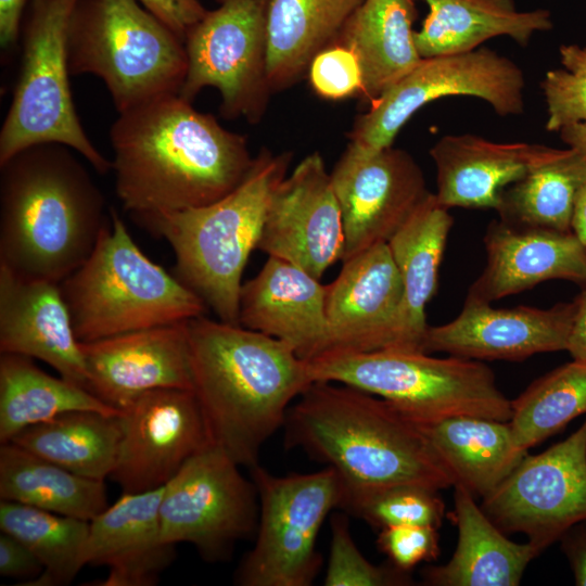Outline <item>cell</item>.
<instances>
[{"instance_id":"18","label":"cell","mask_w":586,"mask_h":586,"mask_svg":"<svg viewBox=\"0 0 586 586\" xmlns=\"http://www.w3.org/2000/svg\"><path fill=\"white\" fill-rule=\"evenodd\" d=\"M575 302L544 309L530 306L494 308L466 296L451 321L428 327L422 351L474 360L521 361L535 354L566 349Z\"/></svg>"},{"instance_id":"46","label":"cell","mask_w":586,"mask_h":586,"mask_svg":"<svg viewBox=\"0 0 586 586\" xmlns=\"http://www.w3.org/2000/svg\"><path fill=\"white\" fill-rule=\"evenodd\" d=\"M574 302L575 315L565 351L573 360L586 364V289Z\"/></svg>"},{"instance_id":"39","label":"cell","mask_w":586,"mask_h":586,"mask_svg":"<svg viewBox=\"0 0 586 586\" xmlns=\"http://www.w3.org/2000/svg\"><path fill=\"white\" fill-rule=\"evenodd\" d=\"M560 68L548 71L542 80L548 131L586 122V44H563Z\"/></svg>"},{"instance_id":"4","label":"cell","mask_w":586,"mask_h":586,"mask_svg":"<svg viewBox=\"0 0 586 586\" xmlns=\"http://www.w3.org/2000/svg\"><path fill=\"white\" fill-rule=\"evenodd\" d=\"M283 428L285 445L333 468L346 492L455 485L415 421L356 387L313 382L289 408Z\"/></svg>"},{"instance_id":"6","label":"cell","mask_w":586,"mask_h":586,"mask_svg":"<svg viewBox=\"0 0 586 586\" xmlns=\"http://www.w3.org/2000/svg\"><path fill=\"white\" fill-rule=\"evenodd\" d=\"M60 288L79 342L184 322L208 308L139 249L114 208L91 255Z\"/></svg>"},{"instance_id":"33","label":"cell","mask_w":586,"mask_h":586,"mask_svg":"<svg viewBox=\"0 0 586 586\" xmlns=\"http://www.w3.org/2000/svg\"><path fill=\"white\" fill-rule=\"evenodd\" d=\"M122 438L120 412H63L16 433L11 441L81 476L110 477Z\"/></svg>"},{"instance_id":"9","label":"cell","mask_w":586,"mask_h":586,"mask_svg":"<svg viewBox=\"0 0 586 586\" xmlns=\"http://www.w3.org/2000/svg\"><path fill=\"white\" fill-rule=\"evenodd\" d=\"M78 0H31L22 25L21 66L0 130V164L41 143L73 149L100 175L112 171L88 138L69 88L68 26Z\"/></svg>"},{"instance_id":"17","label":"cell","mask_w":586,"mask_h":586,"mask_svg":"<svg viewBox=\"0 0 586 586\" xmlns=\"http://www.w3.org/2000/svg\"><path fill=\"white\" fill-rule=\"evenodd\" d=\"M256 250L317 279L342 259L341 209L319 152L306 155L276 188Z\"/></svg>"},{"instance_id":"35","label":"cell","mask_w":586,"mask_h":586,"mask_svg":"<svg viewBox=\"0 0 586 586\" xmlns=\"http://www.w3.org/2000/svg\"><path fill=\"white\" fill-rule=\"evenodd\" d=\"M586 180V157L566 148L507 187L496 212L517 229L572 232L577 194Z\"/></svg>"},{"instance_id":"13","label":"cell","mask_w":586,"mask_h":586,"mask_svg":"<svg viewBox=\"0 0 586 586\" xmlns=\"http://www.w3.org/2000/svg\"><path fill=\"white\" fill-rule=\"evenodd\" d=\"M214 445L191 457L164 486L160 505L165 543H189L208 562L229 558L255 536L259 502L254 482Z\"/></svg>"},{"instance_id":"7","label":"cell","mask_w":586,"mask_h":586,"mask_svg":"<svg viewBox=\"0 0 586 586\" xmlns=\"http://www.w3.org/2000/svg\"><path fill=\"white\" fill-rule=\"evenodd\" d=\"M71 75L99 77L117 113L180 92L183 40L138 0H78L67 34Z\"/></svg>"},{"instance_id":"12","label":"cell","mask_w":586,"mask_h":586,"mask_svg":"<svg viewBox=\"0 0 586 586\" xmlns=\"http://www.w3.org/2000/svg\"><path fill=\"white\" fill-rule=\"evenodd\" d=\"M524 87L519 65L488 48L422 59L356 118L348 138L369 150L392 146L416 112L451 95L479 98L501 117L520 115Z\"/></svg>"},{"instance_id":"40","label":"cell","mask_w":586,"mask_h":586,"mask_svg":"<svg viewBox=\"0 0 586 586\" xmlns=\"http://www.w3.org/2000/svg\"><path fill=\"white\" fill-rule=\"evenodd\" d=\"M411 579L391 563L375 565L369 562L355 544L348 519L337 513L331 518V544L323 584L326 586H397Z\"/></svg>"},{"instance_id":"15","label":"cell","mask_w":586,"mask_h":586,"mask_svg":"<svg viewBox=\"0 0 586 586\" xmlns=\"http://www.w3.org/2000/svg\"><path fill=\"white\" fill-rule=\"evenodd\" d=\"M330 176L343 222L342 262L387 243L430 193L413 157L393 146L369 150L349 141Z\"/></svg>"},{"instance_id":"49","label":"cell","mask_w":586,"mask_h":586,"mask_svg":"<svg viewBox=\"0 0 586 586\" xmlns=\"http://www.w3.org/2000/svg\"><path fill=\"white\" fill-rule=\"evenodd\" d=\"M572 232L586 244V180L582 186L575 202Z\"/></svg>"},{"instance_id":"28","label":"cell","mask_w":586,"mask_h":586,"mask_svg":"<svg viewBox=\"0 0 586 586\" xmlns=\"http://www.w3.org/2000/svg\"><path fill=\"white\" fill-rule=\"evenodd\" d=\"M429 13L415 41L422 59L470 52L507 36L527 46L536 33L552 28L546 9L519 11L514 0H421Z\"/></svg>"},{"instance_id":"29","label":"cell","mask_w":586,"mask_h":586,"mask_svg":"<svg viewBox=\"0 0 586 586\" xmlns=\"http://www.w3.org/2000/svg\"><path fill=\"white\" fill-rule=\"evenodd\" d=\"M416 16L413 0H364L333 42L357 56L365 102L371 104L422 60L412 28Z\"/></svg>"},{"instance_id":"47","label":"cell","mask_w":586,"mask_h":586,"mask_svg":"<svg viewBox=\"0 0 586 586\" xmlns=\"http://www.w3.org/2000/svg\"><path fill=\"white\" fill-rule=\"evenodd\" d=\"M562 538H565L563 546L574 573L575 584L586 586V525L574 533L568 531Z\"/></svg>"},{"instance_id":"44","label":"cell","mask_w":586,"mask_h":586,"mask_svg":"<svg viewBox=\"0 0 586 586\" xmlns=\"http://www.w3.org/2000/svg\"><path fill=\"white\" fill-rule=\"evenodd\" d=\"M43 566L31 550L16 537L0 534V575L14 578H37ZM22 583L21 585L25 584Z\"/></svg>"},{"instance_id":"38","label":"cell","mask_w":586,"mask_h":586,"mask_svg":"<svg viewBox=\"0 0 586 586\" xmlns=\"http://www.w3.org/2000/svg\"><path fill=\"white\" fill-rule=\"evenodd\" d=\"M379 530L398 525L438 528L445 505L438 491L402 484L372 492H346L341 508Z\"/></svg>"},{"instance_id":"34","label":"cell","mask_w":586,"mask_h":586,"mask_svg":"<svg viewBox=\"0 0 586 586\" xmlns=\"http://www.w3.org/2000/svg\"><path fill=\"white\" fill-rule=\"evenodd\" d=\"M92 410L107 415L120 411L86 388L40 369L33 358L20 354L0 355V443L21 430L63 412Z\"/></svg>"},{"instance_id":"11","label":"cell","mask_w":586,"mask_h":586,"mask_svg":"<svg viewBox=\"0 0 586 586\" xmlns=\"http://www.w3.org/2000/svg\"><path fill=\"white\" fill-rule=\"evenodd\" d=\"M186 34L187 74L179 94L192 102L207 87L228 119L258 123L272 93L267 76L269 0H214Z\"/></svg>"},{"instance_id":"5","label":"cell","mask_w":586,"mask_h":586,"mask_svg":"<svg viewBox=\"0 0 586 586\" xmlns=\"http://www.w3.org/2000/svg\"><path fill=\"white\" fill-rule=\"evenodd\" d=\"M293 154L263 149L242 180L204 206L135 217L175 254V276L219 320L239 324L242 275L257 249L271 196L288 175Z\"/></svg>"},{"instance_id":"37","label":"cell","mask_w":586,"mask_h":586,"mask_svg":"<svg viewBox=\"0 0 586 586\" xmlns=\"http://www.w3.org/2000/svg\"><path fill=\"white\" fill-rule=\"evenodd\" d=\"M515 445L527 451L586 413V364L573 360L534 381L511 400Z\"/></svg>"},{"instance_id":"2","label":"cell","mask_w":586,"mask_h":586,"mask_svg":"<svg viewBox=\"0 0 586 586\" xmlns=\"http://www.w3.org/2000/svg\"><path fill=\"white\" fill-rule=\"evenodd\" d=\"M192 391L211 444L240 466L258 464L292 400L314 382L308 361L284 342L221 320L186 322Z\"/></svg>"},{"instance_id":"36","label":"cell","mask_w":586,"mask_h":586,"mask_svg":"<svg viewBox=\"0 0 586 586\" xmlns=\"http://www.w3.org/2000/svg\"><path fill=\"white\" fill-rule=\"evenodd\" d=\"M89 522L1 500L0 528L23 544L38 558L42 573L26 586H62L69 584L84 568L81 552Z\"/></svg>"},{"instance_id":"10","label":"cell","mask_w":586,"mask_h":586,"mask_svg":"<svg viewBox=\"0 0 586 586\" xmlns=\"http://www.w3.org/2000/svg\"><path fill=\"white\" fill-rule=\"evenodd\" d=\"M259 515L253 548L239 564L240 586H310L322 556L317 539L328 514L341 508L344 484L326 466L311 473L273 475L256 464L251 469Z\"/></svg>"},{"instance_id":"16","label":"cell","mask_w":586,"mask_h":586,"mask_svg":"<svg viewBox=\"0 0 586 586\" xmlns=\"http://www.w3.org/2000/svg\"><path fill=\"white\" fill-rule=\"evenodd\" d=\"M122 438L110 475L124 494L165 486L194 455L211 445L192 390L156 388L120 410Z\"/></svg>"},{"instance_id":"30","label":"cell","mask_w":586,"mask_h":586,"mask_svg":"<svg viewBox=\"0 0 586 586\" xmlns=\"http://www.w3.org/2000/svg\"><path fill=\"white\" fill-rule=\"evenodd\" d=\"M417 424L455 485L474 497L491 494L527 453L515 445L509 421L457 416Z\"/></svg>"},{"instance_id":"25","label":"cell","mask_w":586,"mask_h":586,"mask_svg":"<svg viewBox=\"0 0 586 586\" xmlns=\"http://www.w3.org/2000/svg\"><path fill=\"white\" fill-rule=\"evenodd\" d=\"M559 149L494 142L476 135H446L431 148L437 201L446 208L497 209L502 191Z\"/></svg>"},{"instance_id":"24","label":"cell","mask_w":586,"mask_h":586,"mask_svg":"<svg viewBox=\"0 0 586 586\" xmlns=\"http://www.w3.org/2000/svg\"><path fill=\"white\" fill-rule=\"evenodd\" d=\"M484 245L486 265L469 297L492 303L552 279L586 283V244L573 232L517 229L494 220Z\"/></svg>"},{"instance_id":"45","label":"cell","mask_w":586,"mask_h":586,"mask_svg":"<svg viewBox=\"0 0 586 586\" xmlns=\"http://www.w3.org/2000/svg\"><path fill=\"white\" fill-rule=\"evenodd\" d=\"M28 1L31 0H0V44L2 50H10L17 44Z\"/></svg>"},{"instance_id":"41","label":"cell","mask_w":586,"mask_h":586,"mask_svg":"<svg viewBox=\"0 0 586 586\" xmlns=\"http://www.w3.org/2000/svg\"><path fill=\"white\" fill-rule=\"evenodd\" d=\"M308 78L314 91L326 100H344L360 97L361 68L355 53L345 46L332 43L311 61Z\"/></svg>"},{"instance_id":"20","label":"cell","mask_w":586,"mask_h":586,"mask_svg":"<svg viewBox=\"0 0 586 586\" xmlns=\"http://www.w3.org/2000/svg\"><path fill=\"white\" fill-rule=\"evenodd\" d=\"M187 321L80 342L87 391L120 411L151 390H192Z\"/></svg>"},{"instance_id":"23","label":"cell","mask_w":586,"mask_h":586,"mask_svg":"<svg viewBox=\"0 0 586 586\" xmlns=\"http://www.w3.org/2000/svg\"><path fill=\"white\" fill-rule=\"evenodd\" d=\"M164 486L124 494L89 522L81 564L109 568L101 586H152L175 558L161 533Z\"/></svg>"},{"instance_id":"14","label":"cell","mask_w":586,"mask_h":586,"mask_svg":"<svg viewBox=\"0 0 586 586\" xmlns=\"http://www.w3.org/2000/svg\"><path fill=\"white\" fill-rule=\"evenodd\" d=\"M481 508L502 532L525 534L539 552L586 522V419L564 441L526 454Z\"/></svg>"},{"instance_id":"31","label":"cell","mask_w":586,"mask_h":586,"mask_svg":"<svg viewBox=\"0 0 586 586\" xmlns=\"http://www.w3.org/2000/svg\"><path fill=\"white\" fill-rule=\"evenodd\" d=\"M364 0H269L267 76L271 92L307 74L313 59L331 46Z\"/></svg>"},{"instance_id":"42","label":"cell","mask_w":586,"mask_h":586,"mask_svg":"<svg viewBox=\"0 0 586 586\" xmlns=\"http://www.w3.org/2000/svg\"><path fill=\"white\" fill-rule=\"evenodd\" d=\"M377 545L395 568L408 572L417 564L436 559L437 528L423 525H398L380 530Z\"/></svg>"},{"instance_id":"3","label":"cell","mask_w":586,"mask_h":586,"mask_svg":"<svg viewBox=\"0 0 586 586\" xmlns=\"http://www.w3.org/2000/svg\"><path fill=\"white\" fill-rule=\"evenodd\" d=\"M73 149L26 148L0 164V265L60 283L111 222L104 195Z\"/></svg>"},{"instance_id":"19","label":"cell","mask_w":586,"mask_h":586,"mask_svg":"<svg viewBox=\"0 0 586 586\" xmlns=\"http://www.w3.org/2000/svg\"><path fill=\"white\" fill-rule=\"evenodd\" d=\"M342 263L327 285V356L393 349L403 283L387 243Z\"/></svg>"},{"instance_id":"1","label":"cell","mask_w":586,"mask_h":586,"mask_svg":"<svg viewBox=\"0 0 586 586\" xmlns=\"http://www.w3.org/2000/svg\"><path fill=\"white\" fill-rule=\"evenodd\" d=\"M110 140L115 192L133 218L213 203L254 163L244 136L178 93L118 113Z\"/></svg>"},{"instance_id":"27","label":"cell","mask_w":586,"mask_h":586,"mask_svg":"<svg viewBox=\"0 0 586 586\" xmlns=\"http://www.w3.org/2000/svg\"><path fill=\"white\" fill-rule=\"evenodd\" d=\"M451 519L458 543L444 565L423 570V579L435 586H517L524 570L540 552L530 542L518 544L485 514L463 486H454Z\"/></svg>"},{"instance_id":"48","label":"cell","mask_w":586,"mask_h":586,"mask_svg":"<svg viewBox=\"0 0 586 586\" xmlns=\"http://www.w3.org/2000/svg\"><path fill=\"white\" fill-rule=\"evenodd\" d=\"M561 140L586 157V122L568 126L559 131Z\"/></svg>"},{"instance_id":"43","label":"cell","mask_w":586,"mask_h":586,"mask_svg":"<svg viewBox=\"0 0 586 586\" xmlns=\"http://www.w3.org/2000/svg\"><path fill=\"white\" fill-rule=\"evenodd\" d=\"M182 40L187 31L206 13L199 0H138Z\"/></svg>"},{"instance_id":"22","label":"cell","mask_w":586,"mask_h":586,"mask_svg":"<svg viewBox=\"0 0 586 586\" xmlns=\"http://www.w3.org/2000/svg\"><path fill=\"white\" fill-rule=\"evenodd\" d=\"M0 353L44 361L87 390V370L60 283L0 265Z\"/></svg>"},{"instance_id":"32","label":"cell","mask_w":586,"mask_h":586,"mask_svg":"<svg viewBox=\"0 0 586 586\" xmlns=\"http://www.w3.org/2000/svg\"><path fill=\"white\" fill-rule=\"evenodd\" d=\"M0 498L86 521L109 507L103 480L71 472L12 442L0 446Z\"/></svg>"},{"instance_id":"21","label":"cell","mask_w":586,"mask_h":586,"mask_svg":"<svg viewBox=\"0 0 586 586\" xmlns=\"http://www.w3.org/2000/svg\"><path fill=\"white\" fill-rule=\"evenodd\" d=\"M303 268L268 256L259 272L242 284L239 324L288 344L305 361L329 353L327 285Z\"/></svg>"},{"instance_id":"26","label":"cell","mask_w":586,"mask_h":586,"mask_svg":"<svg viewBox=\"0 0 586 586\" xmlns=\"http://www.w3.org/2000/svg\"><path fill=\"white\" fill-rule=\"evenodd\" d=\"M454 219L429 193L387 241L403 283V298L393 349L423 352L425 308L433 297Z\"/></svg>"},{"instance_id":"8","label":"cell","mask_w":586,"mask_h":586,"mask_svg":"<svg viewBox=\"0 0 586 586\" xmlns=\"http://www.w3.org/2000/svg\"><path fill=\"white\" fill-rule=\"evenodd\" d=\"M308 366L314 382H336L375 395L417 423L457 416L511 418V400L492 369L479 360L380 349L331 355Z\"/></svg>"}]
</instances>
